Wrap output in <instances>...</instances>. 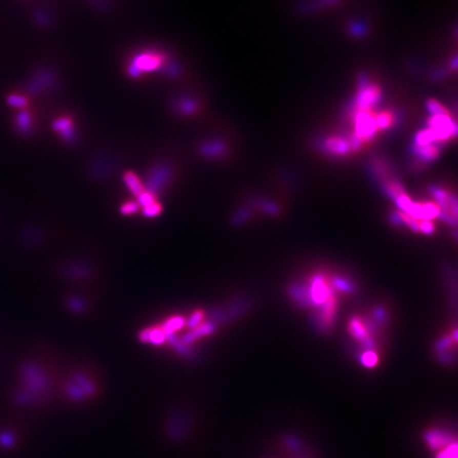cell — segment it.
<instances>
[{
  "instance_id": "cell-1",
  "label": "cell",
  "mask_w": 458,
  "mask_h": 458,
  "mask_svg": "<svg viewBox=\"0 0 458 458\" xmlns=\"http://www.w3.org/2000/svg\"><path fill=\"white\" fill-rule=\"evenodd\" d=\"M434 196L436 204L440 209V216L450 223L455 224L457 220V203L455 196L440 188H434Z\"/></svg>"
},
{
  "instance_id": "cell-2",
  "label": "cell",
  "mask_w": 458,
  "mask_h": 458,
  "mask_svg": "<svg viewBox=\"0 0 458 458\" xmlns=\"http://www.w3.org/2000/svg\"><path fill=\"white\" fill-rule=\"evenodd\" d=\"M381 98V90L373 84L364 83L361 85V90L356 97L355 106L360 108H372Z\"/></svg>"
},
{
  "instance_id": "cell-3",
  "label": "cell",
  "mask_w": 458,
  "mask_h": 458,
  "mask_svg": "<svg viewBox=\"0 0 458 458\" xmlns=\"http://www.w3.org/2000/svg\"><path fill=\"white\" fill-rule=\"evenodd\" d=\"M424 440L426 446H428L432 451L437 452L450 445L452 441L455 440V438H453L449 433L445 432L444 430L432 429L425 433Z\"/></svg>"
},
{
  "instance_id": "cell-4",
  "label": "cell",
  "mask_w": 458,
  "mask_h": 458,
  "mask_svg": "<svg viewBox=\"0 0 458 458\" xmlns=\"http://www.w3.org/2000/svg\"><path fill=\"white\" fill-rule=\"evenodd\" d=\"M415 154L419 158V162L424 165L435 161L440 154V149L435 144L426 146H415Z\"/></svg>"
},
{
  "instance_id": "cell-5",
  "label": "cell",
  "mask_w": 458,
  "mask_h": 458,
  "mask_svg": "<svg viewBox=\"0 0 458 458\" xmlns=\"http://www.w3.org/2000/svg\"><path fill=\"white\" fill-rule=\"evenodd\" d=\"M325 148L327 151L333 154H346L351 151L349 142L337 137L329 138L325 142Z\"/></svg>"
},
{
  "instance_id": "cell-6",
  "label": "cell",
  "mask_w": 458,
  "mask_h": 458,
  "mask_svg": "<svg viewBox=\"0 0 458 458\" xmlns=\"http://www.w3.org/2000/svg\"><path fill=\"white\" fill-rule=\"evenodd\" d=\"M124 182H125L126 186L129 187V189L131 190V192H133L135 195L139 196L142 192H145L144 186L141 185L139 178L134 174V173L129 172L128 174H125V176H124Z\"/></svg>"
},
{
  "instance_id": "cell-7",
  "label": "cell",
  "mask_w": 458,
  "mask_h": 458,
  "mask_svg": "<svg viewBox=\"0 0 458 458\" xmlns=\"http://www.w3.org/2000/svg\"><path fill=\"white\" fill-rule=\"evenodd\" d=\"M53 128L55 131L61 133L63 137L67 140H70L73 137V130L71 123L68 119H59L53 123Z\"/></svg>"
},
{
  "instance_id": "cell-8",
  "label": "cell",
  "mask_w": 458,
  "mask_h": 458,
  "mask_svg": "<svg viewBox=\"0 0 458 458\" xmlns=\"http://www.w3.org/2000/svg\"><path fill=\"white\" fill-rule=\"evenodd\" d=\"M396 117L391 112H382L375 116V123L377 130H385L393 124Z\"/></svg>"
},
{
  "instance_id": "cell-9",
  "label": "cell",
  "mask_w": 458,
  "mask_h": 458,
  "mask_svg": "<svg viewBox=\"0 0 458 458\" xmlns=\"http://www.w3.org/2000/svg\"><path fill=\"white\" fill-rule=\"evenodd\" d=\"M436 458H457V442L452 441L450 445L437 451Z\"/></svg>"
},
{
  "instance_id": "cell-10",
  "label": "cell",
  "mask_w": 458,
  "mask_h": 458,
  "mask_svg": "<svg viewBox=\"0 0 458 458\" xmlns=\"http://www.w3.org/2000/svg\"><path fill=\"white\" fill-rule=\"evenodd\" d=\"M428 108L433 115H450L449 110L436 100H429Z\"/></svg>"
},
{
  "instance_id": "cell-11",
  "label": "cell",
  "mask_w": 458,
  "mask_h": 458,
  "mask_svg": "<svg viewBox=\"0 0 458 458\" xmlns=\"http://www.w3.org/2000/svg\"><path fill=\"white\" fill-rule=\"evenodd\" d=\"M379 359L375 352H373L372 350H368L366 351L364 354L362 355V362L363 364L367 367H373L376 365Z\"/></svg>"
},
{
  "instance_id": "cell-12",
  "label": "cell",
  "mask_w": 458,
  "mask_h": 458,
  "mask_svg": "<svg viewBox=\"0 0 458 458\" xmlns=\"http://www.w3.org/2000/svg\"><path fill=\"white\" fill-rule=\"evenodd\" d=\"M164 333L162 331H147L146 335H145V340L146 341H151L154 344H161L164 341Z\"/></svg>"
},
{
  "instance_id": "cell-13",
  "label": "cell",
  "mask_w": 458,
  "mask_h": 458,
  "mask_svg": "<svg viewBox=\"0 0 458 458\" xmlns=\"http://www.w3.org/2000/svg\"><path fill=\"white\" fill-rule=\"evenodd\" d=\"M161 211H162V206L158 203H155V202L153 204L149 205V206L145 207V209H144V213L150 217L156 216L157 214L161 213Z\"/></svg>"
},
{
  "instance_id": "cell-14",
  "label": "cell",
  "mask_w": 458,
  "mask_h": 458,
  "mask_svg": "<svg viewBox=\"0 0 458 458\" xmlns=\"http://www.w3.org/2000/svg\"><path fill=\"white\" fill-rule=\"evenodd\" d=\"M8 101L11 105L17 108H22L27 105V100L22 96H16V94H12V96H10Z\"/></svg>"
},
{
  "instance_id": "cell-15",
  "label": "cell",
  "mask_w": 458,
  "mask_h": 458,
  "mask_svg": "<svg viewBox=\"0 0 458 458\" xmlns=\"http://www.w3.org/2000/svg\"><path fill=\"white\" fill-rule=\"evenodd\" d=\"M138 197H139L138 198L139 204L144 205L145 207H147V206H149V205L154 203V196L152 193H149V192H142Z\"/></svg>"
},
{
  "instance_id": "cell-16",
  "label": "cell",
  "mask_w": 458,
  "mask_h": 458,
  "mask_svg": "<svg viewBox=\"0 0 458 458\" xmlns=\"http://www.w3.org/2000/svg\"><path fill=\"white\" fill-rule=\"evenodd\" d=\"M183 320L181 318H173L171 322H169L166 326H165V332H170V331L176 330L178 328H181V326L183 325Z\"/></svg>"
},
{
  "instance_id": "cell-17",
  "label": "cell",
  "mask_w": 458,
  "mask_h": 458,
  "mask_svg": "<svg viewBox=\"0 0 458 458\" xmlns=\"http://www.w3.org/2000/svg\"><path fill=\"white\" fill-rule=\"evenodd\" d=\"M137 209H138L137 204H135V203H129V204L123 205V206L121 207V212H122L123 214H131V213L136 212Z\"/></svg>"
},
{
  "instance_id": "cell-18",
  "label": "cell",
  "mask_w": 458,
  "mask_h": 458,
  "mask_svg": "<svg viewBox=\"0 0 458 458\" xmlns=\"http://www.w3.org/2000/svg\"><path fill=\"white\" fill-rule=\"evenodd\" d=\"M30 123H31V120L27 113H23L19 115V126L22 129H24V130L28 129L30 126Z\"/></svg>"
},
{
  "instance_id": "cell-19",
  "label": "cell",
  "mask_w": 458,
  "mask_h": 458,
  "mask_svg": "<svg viewBox=\"0 0 458 458\" xmlns=\"http://www.w3.org/2000/svg\"><path fill=\"white\" fill-rule=\"evenodd\" d=\"M202 318H203V314L202 313H195V315H193L192 316V318L189 321V326L190 327H196L198 324H200V322L202 321Z\"/></svg>"
}]
</instances>
